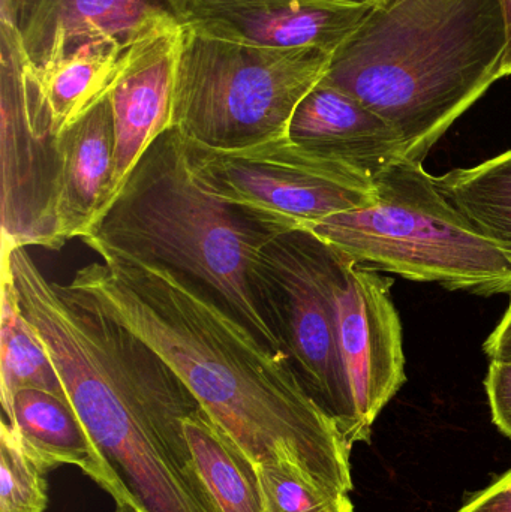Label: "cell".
I'll return each instance as SVG.
<instances>
[{"label":"cell","mask_w":511,"mask_h":512,"mask_svg":"<svg viewBox=\"0 0 511 512\" xmlns=\"http://www.w3.org/2000/svg\"><path fill=\"white\" fill-rule=\"evenodd\" d=\"M0 399L3 415L11 411L15 394L26 388L68 399L62 379L42 340L21 309L14 276L0 264Z\"/></svg>","instance_id":"cell-19"},{"label":"cell","mask_w":511,"mask_h":512,"mask_svg":"<svg viewBox=\"0 0 511 512\" xmlns=\"http://www.w3.org/2000/svg\"><path fill=\"white\" fill-rule=\"evenodd\" d=\"M324 246L339 348L360 430L369 442L372 424L405 384L402 324L390 294L393 280Z\"/></svg>","instance_id":"cell-10"},{"label":"cell","mask_w":511,"mask_h":512,"mask_svg":"<svg viewBox=\"0 0 511 512\" xmlns=\"http://www.w3.org/2000/svg\"><path fill=\"white\" fill-rule=\"evenodd\" d=\"M63 288L143 340L254 465L293 466L350 493L351 447L275 351L206 286L173 268L98 251Z\"/></svg>","instance_id":"cell-1"},{"label":"cell","mask_w":511,"mask_h":512,"mask_svg":"<svg viewBox=\"0 0 511 512\" xmlns=\"http://www.w3.org/2000/svg\"><path fill=\"white\" fill-rule=\"evenodd\" d=\"M288 135L372 182L407 159L404 140L386 119L324 78L300 102Z\"/></svg>","instance_id":"cell-13"},{"label":"cell","mask_w":511,"mask_h":512,"mask_svg":"<svg viewBox=\"0 0 511 512\" xmlns=\"http://www.w3.org/2000/svg\"><path fill=\"white\" fill-rule=\"evenodd\" d=\"M3 418L11 424L24 453L45 474L62 465L77 466L116 504L131 505L125 487L69 400L26 388L15 394L11 411Z\"/></svg>","instance_id":"cell-15"},{"label":"cell","mask_w":511,"mask_h":512,"mask_svg":"<svg viewBox=\"0 0 511 512\" xmlns=\"http://www.w3.org/2000/svg\"><path fill=\"white\" fill-rule=\"evenodd\" d=\"M185 143L204 189L276 234L303 230L375 200L371 179L300 146L290 135L234 150Z\"/></svg>","instance_id":"cell-7"},{"label":"cell","mask_w":511,"mask_h":512,"mask_svg":"<svg viewBox=\"0 0 511 512\" xmlns=\"http://www.w3.org/2000/svg\"><path fill=\"white\" fill-rule=\"evenodd\" d=\"M183 433L201 483L219 512H264L257 466L198 406L183 420Z\"/></svg>","instance_id":"cell-18"},{"label":"cell","mask_w":511,"mask_h":512,"mask_svg":"<svg viewBox=\"0 0 511 512\" xmlns=\"http://www.w3.org/2000/svg\"><path fill=\"white\" fill-rule=\"evenodd\" d=\"M374 186V203L303 231L371 270L450 291L511 295L510 259L455 209L423 164L404 159Z\"/></svg>","instance_id":"cell-5"},{"label":"cell","mask_w":511,"mask_h":512,"mask_svg":"<svg viewBox=\"0 0 511 512\" xmlns=\"http://www.w3.org/2000/svg\"><path fill=\"white\" fill-rule=\"evenodd\" d=\"M371 5V3H369ZM369 5L335 0H180L186 29L237 44L335 53Z\"/></svg>","instance_id":"cell-12"},{"label":"cell","mask_w":511,"mask_h":512,"mask_svg":"<svg viewBox=\"0 0 511 512\" xmlns=\"http://www.w3.org/2000/svg\"><path fill=\"white\" fill-rule=\"evenodd\" d=\"M330 60L332 53L318 48L237 44L183 27L170 129L216 150L287 137L297 107Z\"/></svg>","instance_id":"cell-6"},{"label":"cell","mask_w":511,"mask_h":512,"mask_svg":"<svg viewBox=\"0 0 511 512\" xmlns=\"http://www.w3.org/2000/svg\"><path fill=\"white\" fill-rule=\"evenodd\" d=\"M0 254L59 251V134L14 24L0 20Z\"/></svg>","instance_id":"cell-9"},{"label":"cell","mask_w":511,"mask_h":512,"mask_svg":"<svg viewBox=\"0 0 511 512\" xmlns=\"http://www.w3.org/2000/svg\"><path fill=\"white\" fill-rule=\"evenodd\" d=\"M47 481L29 459L11 424L0 423V512H45Z\"/></svg>","instance_id":"cell-22"},{"label":"cell","mask_w":511,"mask_h":512,"mask_svg":"<svg viewBox=\"0 0 511 512\" xmlns=\"http://www.w3.org/2000/svg\"><path fill=\"white\" fill-rule=\"evenodd\" d=\"M335 2L350 3V5H369L372 0H335Z\"/></svg>","instance_id":"cell-29"},{"label":"cell","mask_w":511,"mask_h":512,"mask_svg":"<svg viewBox=\"0 0 511 512\" xmlns=\"http://www.w3.org/2000/svg\"><path fill=\"white\" fill-rule=\"evenodd\" d=\"M114 126L110 98L59 135L56 231L60 248L81 239L107 203L113 174Z\"/></svg>","instance_id":"cell-16"},{"label":"cell","mask_w":511,"mask_h":512,"mask_svg":"<svg viewBox=\"0 0 511 512\" xmlns=\"http://www.w3.org/2000/svg\"><path fill=\"white\" fill-rule=\"evenodd\" d=\"M506 44L501 0H372L324 80L386 119L423 164L500 80Z\"/></svg>","instance_id":"cell-3"},{"label":"cell","mask_w":511,"mask_h":512,"mask_svg":"<svg viewBox=\"0 0 511 512\" xmlns=\"http://www.w3.org/2000/svg\"><path fill=\"white\" fill-rule=\"evenodd\" d=\"M180 0H23L14 26L27 62L47 68L81 45L138 51L182 30Z\"/></svg>","instance_id":"cell-11"},{"label":"cell","mask_w":511,"mask_h":512,"mask_svg":"<svg viewBox=\"0 0 511 512\" xmlns=\"http://www.w3.org/2000/svg\"><path fill=\"white\" fill-rule=\"evenodd\" d=\"M501 3H503L504 21H506L507 44L503 63H501L500 80L511 77V0H501Z\"/></svg>","instance_id":"cell-26"},{"label":"cell","mask_w":511,"mask_h":512,"mask_svg":"<svg viewBox=\"0 0 511 512\" xmlns=\"http://www.w3.org/2000/svg\"><path fill=\"white\" fill-rule=\"evenodd\" d=\"M485 387L494 423L511 439V363L491 361Z\"/></svg>","instance_id":"cell-23"},{"label":"cell","mask_w":511,"mask_h":512,"mask_svg":"<svg viewBox=\"0 0 511 512\" xmlns=\"http://www.w3.org/2000/svg\"><path fill=\"white\" fill-rule=\"evenodd\" d=\"M458 512H511V469L474 495Z\"/></svg>","instance_id":"cell-24"},{"label":"cell","mask_w":511,"mask_h":512,"mask_svg":"<svg viewBox=\"0 0 511 512\" xmlns=\"http://www.w3.org/2000/svg\"><path fill=\"white\" fill-rule=\"evenodd\" d=\"M180 38L182 30L161 36L140 51L111 92L114 158L107 203L120 191L150 144L170 129Z\"/></svg>","instance_id":"cell-14"},{"label":"cell","mask_w":511,"mask_h":512,"mask_svg":"<svg viewBox=\"0 0 511 512\" xmlns=\"http://www.w3.org/2000/svg\"><path fill=\"white\" fill-rule=\"evenodd\" d=\"M483 351L491 361L511 363V295L509 307L491 336L486 339Z\"/></svg>","instance_id":"cell-25"},{"label":"cell","mask_w":511,"mask_h":512,"mask_svg":"<svg viewBox=\"0 0 511 512\" xmlns=\"http://www.w3.org/2000/svg\"><path fill=\"white\" fill-rule=\"evenodd\" d=\"M23 0H0V20L14 24Z\"/></svg>","instance_id":"cell-27"},{"label":"cell","mask_w":511,"mask_h":512,"mask_svg":"<svg viewBox=\"0 0 511 512\" xmlns=\"http://www.w3.org/2000/svg\"><path fill=\"white\" fill-rule=\"evenodd\" d=\"M437 183L455 209L511 262V149L476 167L449 171Z\"/></svg>","instance_id":"cell-20"},{"label":"cell","mask_w":511,"mask_h":512,"mask_svg":"<svg viewBox=\"0 0 511 512\" xmlns=\"http://www.w3.org/2000/svg\"><path fill=\"white\" fill-rule=\"evenodd\" d=\"M254 285L306 390L336 421L350 447L365 442L339 348L324 243L308 231L281 234L258 259Z\"/></svg>","instance_id":"cell-8"},{"label":"cell","mask_w":511,"mask_h":512,"mask_svg":"<svg viewBox=\"0 0 511 512\" xmlns=\"http://www.w3.org/2000/svg\"><path fill=\"white\" fill-rule=\"evenodd\" d=\"M96 448L138 512H216L180 478L198 408L179 376L131 331L44 276L26 248L0 255Z\"/></svg>","instance_id":"cell-2"},{"label":"cell","mask_w":511,"mask_h":512,"mask_svg":"<svg viewBox=\"0 0 511 512\" xmlns=\"http://www.w3.org/2000/svg\"><path fill=\"white\" fill-rule=\"evenodd\" d=\"M143 50L123 51L114 45L89 42L47 68L33 69L57 134L110 98L123 72Z\"/></svg>","instance_id":"cell-17"},{"label":"cell","mask_w":511,"mask_h":512,"mask_svg":"<svg viewBox=\"0 0 511 512\" xmlns=\"http://www.w3.org/2000/svg\"><path fill=\"white\" fill-rule=\"evenodd\" d=\"M114 512H138L135 510L134 507H131V505L126 504H116V510Z\"/></svg>","instance_id":"cell-28"},{"label":"cell","mask_w":511,"mask_h":512,"mask_svg":"<svg viewBox=\"0 0 511 512\" xmlns=\"http://www.w3.org/2000/svg\"><path fill=\"white\" fill-rule=\"evenodd\" d=\"M255 466L264 512H354L347 493L327 489L293 466Z\"/></svg>","instance_id":"cell-21"},{"label":"cell","mask_w":511,"mask_h":512,"mask_svg":"<svg viewBox=\"0 0 511 512\" xmlns=\"http://www.w3.org/2000/svg\"><path fill=\"white\" fill-rule=\"evenodd\" d=\"M278 236L209 194L182 135L167 129L80 240L93 252L165 265L197 280L264 343L282 351L254 285L258 259Z\"/></svg>","instance_id":"cell-4"}]
</instances>
